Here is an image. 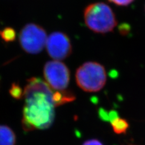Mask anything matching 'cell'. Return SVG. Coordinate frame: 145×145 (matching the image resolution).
I'll list each match as a JSON object with an SVG mask.
<instances>
[{"label": "cell", "instance_id": "6da1fadb", "mask_svg": "<svg viewBox=\"0 0 145 145\" xmlns=\"http://www.w3.org/2000/svg\"><path fill=\"white\" fill-rule=\"evenodd\" d=\"M25 104L22 124L24 131L48 128L54 119V105L50 87L42 79L27 80L24 90Z\"/></svg>", "mask_w": 145, "mask_h": 145}, {"label": "cell", "instance_id": "7a4b0ae2", "mask_svg": "<svg viewBox=\"0 0 145 145\" xmlns=\"http://www.w3.org/2000/svg\"><path fill=\"white\" fill-rule=\"evenodd\" d=\"M84 19L88 28L99 34L111 32L117 25L114 11L110 6L103 2L88 4L84 8Z\"/></svg>", "mask_w": 145, "mask_h": 145}, {"label": "cell", "instance_id": "3957f363", "mask_svg": "<svg viewBox=\"0 0 145 145\" xmlns=\"http://www.w3.org/2000/svg\"><path fill=\"white\" fill-rule=\"evenodd\" d=\"M75 79L77 85L84 91L97 92L106 84V72L101 63L88 61L77 69Z\"/></svg>", "mask_w": 145, "mask_h": 145}, {"label": "cell", "instance_id": "277c9868", "mask_svg": "<svg viewBox=\"0 0 145 145\" xmlns=\"http://www.w3.org/2000/svg\"><path fill=\"white\" fill-rule=\"evenodd\" d=\"M47 36L45 30L40 25L28 24L24 26L20 34L21 47L28 53L38 54L46 44Z\"/></svg>", "mask_w": 145, "mask_h": 145}, {"label": "cell", "instance_id": "5b68a950", "mask_svg": "<svg viewBox=\"0 0 145 145\" xmlns=\"http://www.w3.org/2000/svg\"><path fill=\"white\" fill-rule=\"evenodd\" d=\"M44 76L52 88L63 91L69 84L70 71L65 63L60 61H50L44 65Z\"/></svg>", "mask_w": 145, "mask_h": 145}, {"label": "cell", "instance_id": "8992f818", "mask_svg": "<svg viewBox=\"0 0 145 145\" xmlns=\"http://www.w3.org/2000/svg\"><path fill=\"white\" fill-rule=\"evenodd\" d=\"M45 47L49 56L54 60L65 59L72 53V45L70 38L65 33L54 31L48 36Z\"/></svg>", "mask_w": 145, "mask_h": 145}, {"label": "cell", "instance_id": "52a82bcc", "mask_svg": "<svg viewBox=\"0 0 145 145\" xmlns=\"http://www.w3.org/2000/svg\"><path fill=\"white\" fill-rule=\"evenodd\" d=\"M52 99L54 107H56L73 102L76 99V96L70 90L57 91L53 94Z\"/></svg>", "mask_w": 145, "mask_h": 145}, {"label": "cell", "instance_id": "ba28073f", "mask_svg": "<svg viewBox=\"0 0 145 145\" xmlns=\"http://www.w3.org/2000/svg\"><path fill=\"white\" fill-rule=\"evenodd\" d=\"M16 135L13 131L6 125H0V145H15Z\"/></svg>", "mask_w": 145, "mask_h": 145}, {"label": "cell", "instance_id": "9c48e42d", "mask_svg": "<svg viewBox=\"0 0 145 145\" xmlns=\"http://www.w3.org/2000/svg\"><path fill=\"white\" fill-rule=\"evenodd\" d=\"M111 123L114 132L117 134H125L128 129L129 125L126 120L124 119H119L113 121Z\"/></svg>", "mask_w": 145, "mask_h": 145}, {"label": "cell", "instance_id": "30bf717a", "mask_svg": "<svg viewBox=\"0 0 145 145\" xmlns=\"http://www.w3.org/2000/svg\"><path fill=\"white\" fill-rule=\"evenodd\" d=\"M9 94L13 99L21 100L24 96V93L20 85L16 83H13L9 89Z\"/></svg>", "mask_w": 145, "mask_h": 145}, {"label": "cell", "instance_id": "8fae6325", "mask_svg": "<svg viewBox=\"0 0 145 145\" xmlns=\"http://www.w3.org/2000/svg\"><path fill=\"white\" fill-rule=\"evenodd\" d=\"M0 36L6 42L13 41L15 39L16 33L14 29L10 27H7L4 30L0 31Z\"/></svg>", "mask_w": 145, "mask_h": 145}, {"label": "cell", "instance_id": "7c38bea8", "mask_svg": "<svg viewBox=\"0 0 145 145\" xmlns=\"http://www.w3.org/2000/svg\"><path fill=\"white\" fill-rule=\"evenodd\" d=\"M108 1L117 6L126 7L132 4L135 0H108Z\"/></svg>", "mask_w": 145, "mask_h": 145}, {"label": "cell", "instance_id": "4fadbf2b", "mask_svg": "<svg viewBox=\"0 0 145 145\" xmlns=\"http://www.w3.org/2000/svg\"><path fill=\"white\" fill-rule=\"evenodd\" d=\"M98 116L102 121H110L109 119V112L103 108H100L98 110Z\"/></svg>", "mask_w": 145, "mask_h": 145}, {"label": "cell", "instance_id": "5bb4252c", "mask_svg": "<svg viewBox=\"0 0 145 145\" xmlns=\"http://www.w3.org/2000/svg\"><path fill=\"white\" fill-rule=\"evenodd\" d=\"M119 118V114L116 110H111L109 112V119L111 123Z\"/></svg>", "mask_w": 145, "mask_h": 145}, {"label": "cell", "instance_id": "9a60e30c", "mask_svg": "<svg viewBox=\"0 0 145 145\" xmlns=\"http://www.w3.org/2000/svg\"><path fill=\"white\" fill-rule=\"evenodd\" d=\"M129 27L128 25H122L121 26L120 25L119 27V31L121 35H127V33H129Z\"/></svg>", "mask_w": 145, "mask_h": 145}, {"label": "cell", "instance_id": "2e32d148", "mask_svg": "<svg viewBox=\"0 0 145 145\" xmlns=\"http://www.w3.org/2000/svg\"><path fill=\"white\" fill-rule=\"evenodd\" d=\"M83 145H103L101 142L96 139H92L86 141Z\"/></svg>", "mask_w": 145, "mask_h": 145}, {"label": "cell", "instance_id": "e0dca14e", "mask_svg": "<svg viewBox=\"0 0 145 145\" xmlns=\"http://www.w3.org/2000/svg\"><path fill=\"white\" fill-rule=\"evenodd\" d=\"M91 102L93 103L97 104L98 103V98L96 96L93 97H91Z\"/></svg>", "mask_w": 145, "mask_h": 145}, {"label": "cell", "instance_id": "ac0fdd59", "mask_svg": "<svg viewBox=\"0 0 145 145\" xmlns=\"http://www.w3.org/2000/svg\"><path fill=\"white\" fill-rule=\"evenodd\" d=\"M144 10H145V6H144Z\"/></svg>", "mask_w": 145, "mask_h": 145}]
</instances>
